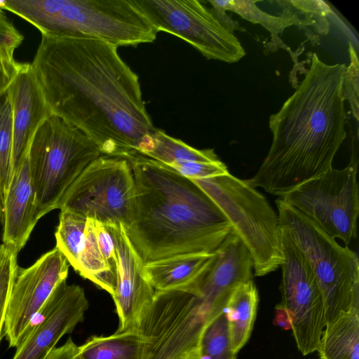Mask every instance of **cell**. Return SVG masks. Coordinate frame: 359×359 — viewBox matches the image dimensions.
Returning <instances> with one entry per match:
<instances>
[{"label": "cell", "mask_w": 359, "mask_h": 359, "mask_svg": "<svg viewBox=\"0 0 359 359\" xmlns=\"http://www.w3.org/2000/svg\"><path fill=\"white\" fill-rule=\"evenodd\" d=\"M158 32L176 36L208 59L238 62L245 51L233 32L217 15L197 0H135Z\"/></svg>", "instance_id": "8fae6325"}, {"label": "cell", "mask_w": 359, "mask_h": 359, "mask_svg": "<svg viewBox=\"0 0 359 359\" xmlns=\"http://www.w3.org/2000/svg\"><path fill=\"white\" fill-rule=\"evenodd\" d=\"M214 255L183 256L147 264L144 273L155 292L184 287L203 271Z\"/></svg>", "instance_id": "ffe728a7"}, {"label": "cell", "mask_w": 359, "mask_h": 359, "mask_svg": "<svg viewBox=\"0 0 359 359\" xmlns=\"http://www.w3.org/2000/svg\"><path fill=\"white\" fill-rule=\"evenodd\" d=\"M23 36L0 8V45L16 49L23 41Z\"/></svg>", "instance_id": "1f68e13d"}, {"label": "cell", "mask_w": 359, "mask_h": 359, "mask_svg": "<svg viewBox=\"0 0 359 359\" xmlns=\"http://www.w3.org/2000/svg\"><path fill=\"white\" fill-rule=\"evenodd\" d=\"M185 359H201L199 351L191 353L190 355L187 357Z\"/></svg>", "instance_id": "836d02e7"}, {"label": "cell", "mask_w": 359, "mask_h": 359, "mask_svg": "<svg viewBox=\"0 0 359 359\" xmlns=\"http://www.w3.org/2000/svg\"><path fill=\"white\" fill-rule=\"evenodd\" d=\"M111 233L117 257L116 285L112 294L118 318L116 332L137 330L151 306L155 290L148 281L144 264L130 243L123 224H104Z\"/></svg>", "instance_id": "9a60e30c"}, {"label": "cell", "mask_w": 359, "mask_h": 359, "mask_svg": "<svg viewBox=\"0 0 359 359\" xmlns=\"http://www.w3.org/2000/svg\"><path fill=\"white\" fill-rule=\"evenodd\" d=\"M18 253L11 246L0 245V341L12 287L19 268Z\"/></svg>", "instance_id": "83f0119b"}, {"label": "cell", "mask_w": 359, "mask_h": 359, "mask_svg": "<svg viewBox=\"0 0 359 359\" xmlns=\"http://www.w3.org/2000/svg\"><path fill=\"white\" fill-rule=\"evenodd\" d=\"M7 93L13 114V174L35 132L51 114L31 63L24 64Z\"/></svg>", "instance_id": "2e32d148"}, {"label": "cell", "mask_w": 359, "mask_h": 359, "mask_svg": "<svg viewBox=\"0 0 359 359\" xmlns=\"http://www.w3.org/2000/svg\"><path fill=\"white\" fill-rule=\"evenodd\" d=\"M201 359H236L231 346L225 311L216 317L203 333L199 346Z\"/></svg>", "instance_id": "4316f807"}, {"label": "cell", "mask_w": 359, "mask_h": 359, "mask_svg": "<svg viewBox=\"0 0 359 359\" xmlns=\"http://www.w3.org/2000/svg\"><path fill=\"white\" fill-rule=\"evenodd\" d=\"M88 309L84 290L62 281L33 320L13 359H46L60 339L83 321Z\"/></svg>", "instance_id": "5bb4252c"}, {"label": "cell", "mask_w": 359, "mask_h": 359, "mask_svg": "<svg viewBox=\"0 0 359 359\" xmlns=\"http://www.w3.org/2000/svg\"><path fill=\"white\" fill-rule=\"evenodd\" d=\"M316 351L320 359H359V309L327 323Z\"/></svg>", "instance_id": "ac0fdd59"}, {"label": "cell", "mask_w": 359, "mask_h": 359, "mask_svg": "<svg viewBox=\"0 0 359 359\" xmlns=\"http://www.w3.org/2000/svg\"><path fill=\"white\" fill-rule=\"evenodd\" d=\"M280 224L306 257L320 288L326 324L339 313L359 309V260L310 219L281 198L276 200Z\"/></svg>", "instance_id": "8992f818"}, {"label": "cell", "mask_w": 359, "mask_h": 359, "mask_svg": "<svg viewBox=\"0 0 359 359\" xmlns=\"http://www.w3.org/2000/svg\"><path fill=\"white\" fill-rule=\"evenodd\" d=\"M0 8L41 36L88 38L119 47L151 43L158 34L135 0H5Z\"/></svg>", "instance_id": "277c9868"}, {"label": "cell", "mask_w": 359, "mask_h": 359, "mask_svg": "<svg viewBox=\"0 0 359 359\" xmlns=\"http://www.w3.org/2000/svg\"><path fill=\"white\" fill-rule=\"evenodd\" d=\"M112 296L116 285V276L106 264L101 253L95 231V220L87 219L86 241L76 270Z\"/></svg>", "instance_id": "cb8c5ba5"}, {"label": "cell", "mask_w": 359, "mask_h": 359, "mask_svg": "<svg viewBox=\"0 0 359 359\" xmlns=\"http://www.w3.org/2000/svg\"><path fill=\"white\" fill-rule=\"evenodd\" d=\"M12 148L13 114L6 91L0 96V193L3 205L12 176Z\"/></svg>", "instance_id": "484cf974"}, {"label": "cell", "mask_w": 359, "mask_h": 359, "mask_svg": "<svg viewBox=\"0 0 359 359\" xmlns=\"http://www.w3.org/2000/svg\"><path fill=\"white\" fill-rule=\"evenodd\" d=\"M126 159L135 194L133 218L124 228L144 266L215 253L232 228L212 200L167 165L140 154Z\"/></svg>", "instance_id": "3957f363"}, {"label": "cell", "mask_w": 359, "mask_h": 359, "mask_svg": "<svg viewBox=\"0 0 359 359\" xmlns=\"http://www.w3.org/2000/svg\"><path fill=\"white\" fill-rule=\"evenodd\" d=\"M2 210H3V203H2V200H1V193H0V221L1 220Z\"/></svg>", "instance_id": "e575fe53"}, {"label": "cell", "mask_w": 359, "mask_h": 359, "mask_svg": "<svg viewBox=\"0 0 359 359\" xmlns=\"http://www.w3.org/2000/svg\"><path fill=\"white\" fill-rule=\"evenodd\" d=\"M281 244L284 259L280 306L287 316L297 348L306 355L316 351L326 325L324 299L306 257L282 227Z\"/></svg>", "instance_id": "7c38bea8"}, {"label": "cell", "mask_w": 359, "mask_h": 359, "mask_svg": "<svg viewBox=\"0 0 359 359\" xmlns=\"http://www.w3.org/2000/svg\"><path fill=\"white\" fill-rule=\"evenodd\" d=\"M135 184L131 166L123 158L102 155L79 175L60 207L103 224L129 225L133 218Z\"/></svg>", "instance_id": "30bf717a"}, {"label": "cell", "mask_w": 359, "mask_h": 359, "mask_svg": "<svg viewBox=\"0 0 359 359\" xmlns=\"http://www.w3.org/2000/svg\"><path fill=\"white\" fill-rule=\"evenodd\" d=\"M79 350L82 359L141 358V341L137 330L91 336L79 346Z\"/></svg>", "instance_id": "603a6c76"}, {"label": "cell", "mask_w": 359, "mask_h": 359, "mask_svg": "<svg viewBox=\"0 0 359 359\" xmlns=\"http://www.w3.org/2000/svg\"><path fill=\"white\" fill-rule=\"evenodd\" d=\"M1 222L3 244L13 247L19 252L38 222L28 151L13 172L3 205Z\"/></svg>", "instance_id": "e0dca14e"}, {"label": "cell", "mask_w": 359, "mask_h": 359, "mask_svg": "<svg viewBox=\"0 0 359 359\" xmlns=\"http://www.w3.org/2000/svg\"><path fill=\"white\" fill-rule=\"evenodd\" d=\"M348 50L351 62L344 74L343 95L349 102L354 118L358 121V58L351 43Z\"/></svg>", "instance_id": "f1b7e54d"}, {"label": "cell", "mask_w": 359, "mask_h": 359, "mask_svg": "<svg viewBox=\"0 0 359 359\" xmlns=\"http://www.w3.org/2000/svg\"><path fill=\"white\" fill-rule=\"evenodd\" d=\"M346 68L313 53L303 80L269 118L272 142L256 174L245 180L250 186L282 197L332 168L346 137Z\"/></svg>", "instance_id": "7a4b0ae2"}, {"label": "cell", "mask_w": 359, "mask_h": 359, "mask_svg": "<svg viewBox=\"0 0 359 359\" xmlns=\"http://www.w3.org/2000/svg\"><path fill=\"white\" fill-rule=\"evenodd\" d=\"M15 50L0 45V96L6 93L25 64L15 60Z\"/></svg>", "instance_id": "4dcf8cb0"}, {"label": "cell", "mask_w": 359, "mask_h": 359, "mask_svg": "<svg viewBox=\"0 0 359 359\" xmlns=\"http://www.w3.org/2000/svg\"><path fill=\"white\" fill-rule=\"evenodd\" d=\"M170 167L191 180L209 178L229 172L226 165L220 160L212 163H178Z\"/></svg>", "instance_id": "f546056e"}, {"label": "cell", "mask_w": 359, "mask_h": 359, "mask_svg": "<svg viewBox=\"0 0 359 359\" xmlns=\"http://www.w3.org/2000/svg\"><path fill=\"white\" fill-rule=\"evenodd\" d=\"M87 218L67 209H60L55 233L56 248L76 271L86 241Z\"/></svg>", "instance_id": "d4e9b609"}, {"label": "cell", "mask_w": 359, "mask_h": 359, "mask_svg": "<svg viewBox=\"0 0 359 359\" xmlns=\"http://www.w3.org/2000/svg\"><path fill=\"white\" fill-rule=\"evenodd\" d=\"M215 11H233L241 15L243 18L255 24H259L269 30L272 39H279L278 34L283 29L292 25H297L306 28L307 26L299 17V11H292L286 4L283 11L279 16H275L265 13L257 6V1H208Z\"/></svg>", "instance_id": "7402d4cb"}, {"label": "cell", "mask_w": 359, "mask_h": 359, "mask_svg": "<svg viewBox=\"0 0 359 359\" xmlns=\"http://www.w3.org/2000/svg\"><path fill=\"white\" fill-rule=\"evenodd\" d=\"M139 154L168 166L184 162L212 163L219 161L213 149L194 148L156 128L143 143Z\"/></svg>", "instance_id": "44dd1931"}, {"label": "cell", "mask_w": 359, "mask_h": 359, "mask_svg": "<svg viewBox=\"0 0 359 359\" xmlns=\"http://www.w3.org/2000/svg\"><path fill=\"white\" fill-rule=\"evenodd\" d=\"M222 313L189 285L156 291L137 328L140 359H185L199 351L203 332Z\"/></svg>", "instance_id": "ba28073f"}, {"label": "cell", "mask_w": 359, "mask_h": 359, "mask_svg": "<svg viewBox=\"0 0 359 359\" xmlns=\"http://www.w3.org/2000/svg\"><path fill=\"white\" fill-rule=\"evenodd\" d=\"M358 151L348 165L330 168L280 197L330 237L348 245L357 237L359 188Z\"/></svg>", "instance_id": "9c48e42d"}, {"label": "cell", "mask_w": 359, "mask_h": 359, "mask_svg": "<svg viewBox=\"0 0 359 359\" xmlns=\"http://www.w3.org/2000/svg\"><path fill=\"white\" fill-rule=\"evenodd\" d=\"M191 180L217 205L231 225L232 233L248 248L255 276H265L280 266L284 259L281 226L264 195L230 172Z\"/></svg>", "instance_id": "52a82bcc"}, {"label": "cell", "mask_w": 359, "mask_h": 359, "mask_svg": "<svg viewBox=\"0 0 359 359\" xmlns=\"http://www.w3.org/2000/svg\"><path fill=\"white\" fill-rule=\"evenodd\" d=\"M69 263L55 247L30 266L18 268L12 287L3 330L10 347L17 348L33 320L62 281L67 280Z\"/></svg>", "instance_id": "4fadbf2b"}, {"label": "cell", "mask_w": 359, "mask_h": 359, "mask_svg": "<svg viewBox=\"0 0 359 359\" xmlns=\"http://www.w3.org/2000/svg\"><path fill=\"white\" fill-rule=\"evenodd\" d=\"M46 359H82L77 346L71 337L59 347H55Z\"/></svg>", "instance_id": "d6a6232c"}, {"label": "cell", "mask_w": 359, "mask_h": 359, "mask_svg": "<svg viewBox=\"0 0 359 359\" xmlns=\"http://www.w3.org/2000/svg\"><path fill=\"white\" fill-rule=\"evenodd\" d=\"M259 297L253 280L237 285L230 294L225 312L233 352L246 344L255 320Z\"/></svg>", "instance_id": "d6986e66"}, {"label": "cell", "mask_w": 359, "mask_h": 359, "mask_svg": "<svg viewBox=\"0 0 359 359\" xmlns=\"http://www.w3.org/2000/svg\"><path fill=\"white\" fill-rule=\"evenodd\" d=\"M31 65L51 115L83 133L102 155L126 159L155 130L139 77L117 46L41 36Z\"/></svg>", "instance_id": "6da1fadb"}, {"label": "cell", "mask_w": 359, "mask_h": 359, "mask_svg": "<svg viewBox=\"0 0 359 359\" xmlns=\"http://www.w3.org/2000/svg\"><path fill=\"white\" fill-rule=\"evenodd\" d=\"M102 155L87 135L60 117L50 115L43 121L28 149L36 219L60 209L72 184Z\"/></svg>", "instance_id": "5b68a950"}]
</instances>
